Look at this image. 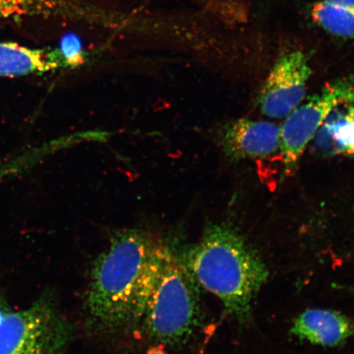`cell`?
Returning <instances> with one entry per match:
<instances>
[{
  "instance_id": "6da1fadb",
  "label": "cell",
  "mask_w": 354,
  "mask_h": 354,
  "mask_svg": "<svg viewBox=\"0 0 354 354\" xmlns=\"http://www.w3.org/2000/svg\"><path fill=\"white\" fill-rule=\"evenodd\" d=\"M166 247L143 230L113 234L91 268L85 300L91 330L116 334L142 321Z\"/></svg>"
},
{
  "instance_id": "7a4b0ae2",
  "label": "cell",
  "mask_w": 354,
  "mask_h": 354,
  "mask_svg": "<svg viewBox=\"0 0 354 354\" xmlns=\"http://www.w3.org/2000/svg\"><path fill=\"white\" fill-rule=\"evenodd\" d=\"M178 254L199 286L218 297L238 322L250 320L252 303L269 272L236 230L210 223L196 243Z\"/></svg>"
},
{
  "instance_id": "3957f363",
  "label": "cell",
  "mask_w": 354,
  "mask_h": 354,
  "mask_svg": "<svg viewBox=\"0 0 354 354\" xmlns=\"http://www.w3.org/2000/svg\"><path fill=\"white\" fill-rule=\"evenodd\" d=\"M198 288L178 251L167 245L141 321L152 342L171 347L189 342L201 322Z\"/></svg>"
},
{
  "instance_id": "277c9868",
  "label": "cell",
  "mask_w": 354,
  "mask_h": 354,
  "mask_svg": "<svg viewBox=\"0 0 354 354\" xmlns=\"http://www.w3.org/2000/svg\"><path fill=\"white\" fill-rule=\"evenodd\" d=\"M72 335L55 303L44 299L0 318V354H64Z\"/></svg>"
},
{
  "instance_id": "5b68a950",
  "label": "cell",
  "mask_w": 354,
  "mask_h": 354,
  "mask_svg": "<svg viewBox=\"0 0 354 354\" xmlns=\"http://www.w3.org/2000/svg\"><path fill=\"white\" fill-rule=\"evenodd\" d=\"M354 103V79L326 84L301 103L281 127V150L286 175L293 171L308 145L328 115L339 106Z\"/></svg>"
},
{
  "instance_id": "8992f818",
  "label": "cell",
  "mask_w": 354,
  "mask_h": 354,
  "mask_svg": "<svg viewBox=\"0 0 354 354\" xmlns=\"http://www.w3.org/2000/svg\"><path fill=\"white\" fill-rule=\"evenodd\" d=\"M312 70L304 53H286L277 60L261 88L258 104L264 116L285 119L305 100Z\"/></svg>"
},
{
  "instance_id": "52a82bcc",
  "label": "cell",
  "mask_w": 354,
  "mask_h": 354,
  "mask_svg": "<svg viewBox=\"0 0 354 354\" xmlns=\"http://www.w3.org/2000/svg\"><path fill=\"white\" fill-rule=\"evenodd\" d=\"M219 142L233 160L268 158L281 150V127L268 121L238 119L223 128Z\"/></svg>"
},
{
  "instance_id": "ba28073f",
  "label": "cell",
  "mask_w": 354,
  "mask_h": 354,
  "mask_svg": "<svg viewBox=\"0 0 354 354\" xmlns=\"http://www.w3.org/2000/svg\"><path fill=\"white\" fill-rule=\"evenodd\" d=\"M301 340L325 347L342 345L353 333L351 322L343 314L325 309H308L291 327Z\"/></svg>"
},
{
  "instance_id": "9c48e42d",
  "label": "cell",
  "mask_w": 354,
  "mask_h": 354,
  "mask_svg": "<svg viewBox=\"0 0 354 354\" xmlns=\"http://www.w3.org/2000/svg\"><path fill=\"white\" fill-rule=\"evenodd\" d=\"M312 141L317 153L323 157L354 156L353 104L332 111Z\"/></svg>"
},
{
  "instance_id": "30bf717a",
  "label": "cell",
  "mask_w": 354,
  "mask_h": 354,
  "mask_svg": "<svg viewBox=\"0 0 354 354\" xmlns=\"http://www.w3.org/2000/svg\"><path fill=\"white\" fill-rule=\"evenodd\" d=\"M59 53L0 43V77H17L46 73L61 65Z\"/></svg>"
},
{
  "instance_id": "8fae6325",
  "label": "cell",
  "mask_w": 354,
  "mask_h": 354,
  "mask_svg": "<svg viewBox=\"0 0 354 354\" xmlns=\"http://www.w3.org/2000/svg\"><path fill=\"white\" fill-rule=\"evenodd\" d=\"M312 17L327 32L354 39V7L321 0L313 7Z\"/></svg>"
},
{
  "instance_id": "7c38bea8",
  "label": "cell",
  "mask_w": 354,
  "mask_h": 354,
  "mask_svg": "<svg viewBox=\"0 0 354 354\" xmlns=\"http://www.w3.org/2000/svg\"><path fill=\"white\" fill-rule=\"evenodd\" d=\"M68 10V0H0V20L48 17Z\"/></svg>"
},
{
  "instance_id": "4fadbf2b",
  "label": "cell",
  "mask_w": 354,
  "mask_h": 354,
  "mask_svg": "<svg viewBox=\"0 0 354 354\" xmlns=\"http://www.w3.org/2000/svg\"><path fill=\"white\" fill-rule=\"evenodd\" d=\"M59 55L66 65L74 66L81 64L82 48L77 38L66 35L60 44Z\"/></svg>"
},
{
  "instance_id": "5bb4252c",
  "label": "cell",
  "mask_w": 354,
  "mask_h": 354,
  "mask_svg": "<svg viewBox=\"0 0 354 354\" xmlns=\"http://www.w3.org/2000/svg\"><path fill=\"white\" fill-rule=\"evenodd\" d=\"M10 308L8 307L6 302L0 297V318L3 315L4 313L8 311Z\"/></svg>"
},
{
  "instance_id": "9a60e30c",
  "label": "cell",
  "mask_w": 354,
  "mask_h": 354,
  "mask_svg": "<svg viewBox=\"0 0 354 354\" xmlns=\"http://www.w3.org/2000/svg\"><path fill=\"white\" fill-rule=\"evenodd\" d=\"M325 1H330L354 7V0H325Z\"/></svg>"
},
{
  "instance_id": "2e32d148",
  "label": "cell",
  "mask_w": 354,
  "mask_h": 354,
  "mask_svg": "<svg viewBox=\"0 0 354 354\" xmlns=\"http://www.w3.org/2000/svg\"><path fill=\"white\" fill-rule=\"evenodd\" d=\"M334 287L337 288V289H342L344 290L353 292V293H354V287L343 286H339L337 285H334Z\"/></svg>"
}]
</instances>
